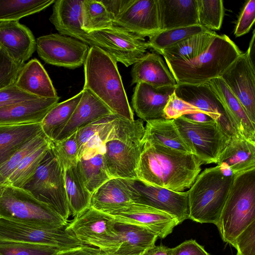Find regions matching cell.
<instances>
[{
  "instance_id": "obj_1",
  "label": "cell",
  "mask_w": 255,
  "mask_h": 255,
  "mask_svg": "<svg viewBox=\"0 0 255 255\" xmlns=\"http://www.w3.org/2000/svg\"><path fill=\"white\" fill-rule=\"evenodd\" d=\"M142 142L136 169L137 179L175 192H183L191 187L202 165L194 154L147 141Z\"/></svg>"
},
{
  "instance_id": "obj_2",
  "label": "cell",
  "mask_w": 255,
  "mask_h": 255,
  "mask_svg": "<svg viewBox=\"0 0 255 255\" xmlns=\"http://www.w3.org/2000/svg\"><path fill=\"white\" fill-rule=\"evenodd\" d=\"M84 66V88L90 90L113 113L129 121L134 120L117 62L101 48L91 47Z\"/></svg>"
},
{
  "instance_id": "obj_3",
  "label": "cell",
  "mask_w": 255,
  "mask_h": 255,
  "mask_svg": "<svg viewBox=\"0 0 255 255\" xmlns=\"http://www.w3.org/2000/svg\"><path fill=\"white\" fill-rule=\"evenodd\" d=\"M243 53L226 34H217L209 47L187 62L165 61L177 84L198 85L220 77Z\"/></svg>"
},
{
  "instance_id": "obj_4",
  "label": "cell",
  "mask_w": 255,
  "mask_h": 255,
  "mask_svg": "<svg viewBox=\"0 0 255 255\" xmlns=\"http://www.w3.org/2000/svg\"><path fill=\"white\" fill-rule=\"evenodd\" d=\"M255 221V168L236 174L216 225L224 242L236 238Z\"/></svg>"
},
{
  "instance_id": "obj_5",
  "label": "cell",
  "mask_w": 255,
  "mask_h": 255,
  "mask_svg": "<svg viewBox=\"0 0 255 255\" xmlns=\"http://www.w3.org/2000/svg\"><path fill=\"white\" fill-rule=\"evenodd\" d=\"M234 176H225L219 167L206 168L187 192L189 218L200 223L217 225Z\"/></svg>"
},
{
  "instance_id": "obj_6",
  "label": "cell",
  "mask_w": 255,
  "mask_h": 255,
  "mask_svg": "<svg viewBox=\"0 0 255 255\" xmlns=\"http://www.w3.org/2000/svg\"><path fill=\"white\" fill-rule=\"evenodd\" d=\"M0 218L44 228H59L68 225L67 220L48 205L24 189L10 185H6L0 195Z\"/></svg>"
},
{
  "instance_id": "obj_7",
  "label": "cell",
  "mask_w": 255,
  "mask_h": 255,
  "mask_svg": "<svg viewBox=\"0 0 255 255\" xmlns=\"http://www.w3.org/2000/svg\"><path fill=\"white\" fill-rule=\"evenodd\" d=\"M64 174L65 169L55 154L51 143L36 171L21 188L67 220L70 212L65 190Z\"/></svg>"
},
{
  "instance_id": "obj_8",
  "label": "cell",
  "mask_w": 255,
  "mask_h": 255,
  "mask_svg": "<svg viewBox=\"0 0 255 255\" xmlns=\"http://www.w3.org/2000/svg\"><path fill=\"white\" fill-rule=\"evenodd\" d=\"M173 121L185 143L202 164L217 163L231 137L216 121L199 123L185 116Z\"/></svg>"
},
{
  "instance_id": "obj_9",
  "label": "cell",
  "mask_w": 255,
  "mask_h": 255,
  "mask_svg": "<svg viewBox=\"0 0 255 255\" xmlns=\"http://www.w3.org/2000/svg\"><path fill=\"white\" fill-rule=\"evenodd\" d=\"M0 241L45 245L68 250L88 246L66 229L29 226L0 218Z\"/></svg>"
},
{
  "instance_id": "obj_10",
  "label": "cell",
  "mask_w": 255,
  "mask_h": 255,
  "mask_svg": "<svg viewBox=\"0 0 255 255\" xmlns=\"http://www.w3.org/2000/svg\"><path fill=\"white\" fill-rule=\"evenodd\" d=\"M132 202L146 205L176 217L180 224L189 218L187 192H175L137 178L125 179Z\"/></svg>"
},
{
  "instance_id": "obj_11",
  "label": "cell",
  "mask_w": 255,
  "mask_h": 255,
  "mask_svg": "<svg viewBox=\"0 0 255 255\" xmlns=\"http://www.w3.org/2000/svg\"><path fill=\"white\" fill-rule=\"evenodd\" d=\"M88 34L104 51L126 67L140 59L149 48L144 37L114 25Z\"/></svg>"
},
{
  "instance_id": "obj_12",
  "label": "cell",
  "mask_w": 255,
  "mask_h": 255,
  "mask_svg": "<svg viewBox=\"0 0 255 255\" xmlns=\"http://www.w3.org/2000/svg\"><path fill=\"white\" fill-rule=\"evenodd\" d=\"M36 41L38 55L45 63L70 69L84 64L90 48L77 39L59 33L43 35Z\"/></svg>"
},
{
  "instance_id": "obj_13",
  "label": "cell",
  "mask_w": 255,
  "mask_h": 255,
  "mask_svg": "<svg viewBox=\"0 0 255 255\" xmlns=\"http://www.w3.org/2000/svg\"><path fill=\"white\" fill-rule=\"evenodd\" d=\"M142 138L113 139L104 144V162L111 178H137L136 169L142 150Z\"/></svg>"
},
{
  "instance_id": "obj_14",
  "label": "cell",
  "mask_w": 255,
  "mask_h": 255,
  "mask_svg": "<svg viewBox=\"0 0 255 255\" xmlns=\"http://www.w3.org/2000/svg\"><path fill=\"white\" fill-rule=\"evenodd\" d=\"M239 101L251 122L255 125L254 62L243 53L220 77Z\"/></svg>"
},
{
  "instance_id": "obj_15",
  "label": "cell",
  "mask_w": 255,
  "mask_h": 255,
  "mask_svg": "<svg viewBox=\"0 0 255 255\" xmlns=\"http://www.w3.org/2000/svg\"><path fill=\"white\" fill-rule=\"evenodd\" d=\"M115 224L110 214L90 207L75 217L66 229L84 244L101 250L115 237Z\"/></svg>"
},
{
  "instance_id": "obj_16",
  "label": "cell",
  "mask_w": 255,
  "mask_h": 255,
  "mask_svg": "<svg viewBox=\"0 0 255 255\" xmlns=\"http://www.w3.org/2000/svg\"><path fill=\"white\" fill-rule=\"evenodd\" d=\"M107 214L117 222L140 226L163 239L180 224L174 216L146 205L131 202Z\"/></svg>"
},
{
  "instance_id": "obj_17",
  "label": "cell",
  "mask_w": 255,
  "mask_h": 255,
  "mask_svg": "<svg viewBox=\"0 0 255 255\" xmlns=\"http://www.w3.org/2000/svg\"><path fill=\"white\" fill-rule=\"evenodd\" d=\"M113 25L144 38L156 34L161 30L157 0H128Z\"/></svg>"
},
{
  "instance_id": "obj_18",
  "label": "cell",
  "mask_w": 255,
  "mask_h": 255,
  "mask_svg": "<svg viewBox=\"0 0 255 255\" xmlns=\"http://www.w3.org/2000/svg\"><path fill=\"white\" fill-rule=\"evenodd\" d=\"M174 92L180 98L210 116L229 137L238 133L221 101L207 83L176 84Z\"/></svg>"
},
{
  "instance_id": "obj_19",
  "label": "cell",
  "mask_w": 255,
  "mask_h": 255,
  "mask_svg": "<svg viewBox=\"0 0 255 255\" xmlns=\"http://www.w3.org/2000/svg\"><path fill=\"white\" fill-rule=\"evenodd\" d=\"M115 237L109 241L101 251L122 255H141L155 246L158 238L146 228L115 221Z\"/></svg>"
},
{
  "instance_id": "obj_20",
  "label": "cell",
  "mask_w": 255,
  "mask_h": 255,
  "mask_svg": "<svg viewBox=\"0 0 255 255\" xmlns=\"http://www.w3.org/2000/svg\"><path fill=\"white\" fill-rule=\"evenodd\" d=\"M82 1L55 0L49 20L59 34L77 39L90 47L102 49L100 44L82 29Z\"/></svg>"
},
{
  "instance_id": "obj_21",
  "label": "cell",
  "mask_w": 255,
  "mask_h": 255,
  "mask_svg": "<svg viewBox=\"0 0 255 255\" xmlns=\"http://www.w3.org/2000/svg\"><path fill=\"white\" fill-rule=\"evenodd\" d=\"M0 47L16 63L24 64L36 50L31 31L19 21L0 22Z\"/></svg>"
},
{
  "instance_id": "obj_22",
  "label": "cell",
  "mask_w": 255,
  "mask_h": 255,
  "mask_svg": "<svg viewBox=\"0 0 255 255\" xmlns=\"http://www.w3.org/2000/svg\"><path fill=\"white\" fill-rule=\"evenodd\" d=\"M175 87L156 88L144 83L136 84L131 99L132 108L142 121L166 119L164 109Z\"/></svg>"
},
{
  "instance_id": "obj_23",
  "label": "cell",
  "mask_w": 255,
  "mask_h": 255,
  "mask_svg": "<svg viewBox=\"0 0 255 255\" xmlns=\"http://www.w3.org/2000/svg\"><path fill=\"white\" fill-rule=\"evenodd\" d=\"M59 100L38 98L0 108V125L41 123Z\"/></svg>"
},
{
  "instance_id": "obj_24",
  "label": "cell",
  "mask_w": 255,
  "mask_h": 255,
  "mask_svg": "<svg viewBox=\"0 0 255 255\" xmlns=\"http://www.w3.org/2000/svg\"><path fill=\"white\" fill-rule=\"evenodd\" d=\"M131 76L132 84L144 83L156 88L177 84L166 64L155 53H146L134 63Z\"/></svg>"
},
{
  "instance_id": "obj_25",
  "label": "cell",
  "mask_w": 255,
  "mask_h": 255,
  "mask_svg": "<svg viewBox=\"0 0 255 255\" xmlns=\"http://www.w3.org/2000/svg\"><path fill=\"white\" fill-rule=\"evenodd\" d=\"M82 91V97L71 117L54 141L66 138L80 128L113 114L111 110L90 90L83 88Z\"/></svg>"
},
{
  "instance_id": "obj_26",
  "label": "cell",
  "mask_w": 255,
  "mask_h": 255,
  "mask_svg": "<svg viewBox=\"0 0 255 255\" xmlns=\"http://www.w3.org/2000/svg\"><path fill=\"white\" fill-rule=\"evenodd\" d=\"M207 83L221 101L237 132L255 142V125L251 122L242 105L224 81L218 77Z\"/></svg>"
},
{
  "instance_id": "obj_27",
  "label": "cell",
  "mask_w": 255,
  "mask_h": 255,
  "mask_svg": "<svg viewBox=\"0 0 255 255\" xmlns=\"http://www.w3.org/2000/svg\"><path fill=\"white\" fill-rule=\"evenodd\" d=\"M157 1L161 30L199 24L197 0Z\"/></svg>"
},
{
  "instance_id": "obj_28",
  "label": "cell",
  "mask_w": 255,
  "mask_h": 255,
  "mask_svg": "<svg viewBox=\"0 0 255 255\" xmlns=\"http://www.w3.org/2000/svg\"><path fill=\"white\" fill-rule=\"evenodd\" d=\"M15 85L21 90L38 98L58 97L48 73L35 58L23 65Z\"/></svg>"
},
{
  "instance_id": "obj_29",
  "label": "cell",
  "mask_w": 255,
  "mask_h": 255,
  "mask_svg": "<svg viewBox=\"0 0 255 255\" xmlns=\"http://www.w3.org/2000/svg\"><path fill=\"white\" fill-rule=\"evenodd\" d=\"M217 164L227 165L235 175L255 168V142L239 133L234 135L219 156Z\"/></svg>"
},
{
  "instance_id": "obj_30",
  "label": "cell",
  "mask_w": 255,
  "mask_h": 255,
  "mask_svg": "<svg viewBox=\"0 0 255 255\" xmlns=\"http://www.w3.org/2000/svg\"><path fill=\"white\" fill-rule=\"evenodd\" d=\"M131 202V192L125 179L111 178L92 194L91 207L108 213Z\"/></svg>"
},
{
  "instance_id": "obj_31",
  "label": "cell",
  "mask_w": 255,
  "mask_h": 255,
  "mask_svg": "<svg viewBox=\"0 0 255 255\" xmlns=\"http://www.w3.org/2000/svg\"><path fill=\"white\" fill-rule=\"evenodd\" d=\"M142 141L187 153L192 151L180 134L173 120L161 119L146 122Z\"/></svg>"
},
{
  "instance_id": "obj_32",
  "label": "cell",
  "mask_w": 255,
  "mask_h": 255,
  "mask_svg": "<svg viewBox=\"0 0 255 255\" xmlns=\"http://www.w3.org/2000/svg\"><path fill=\"white\" fill-rule=\"evenodd\" d=\"M42 131L41 123L0 125V165Z\"/></svg>"
},
{
  "instance_id": "obj_33",
  "label": "cell",
  "mask_w": 255,
  "mask_h": 255,
  "mask_svg": "<svg viewBox=\"0 0 255 255\" xmlns=\"http://www.w3.org/2000/svg\"><path fill=\"white\" fill-rule=\"evenodd\" d=\"M217 34L216 32L209 30L189 37L159 53L163 55L165 61L187 62L205 52Z\"/></svg>"
},
{
  "instance_id": "obj_34",
  "label": "cell",
  "mask_w": 255,
  "mask_h": 255,
  "mask_svg": "<svg viewBox=\"0 0 255 255\" xmlns=\"http://www.w3.org/2000/svg\"><path fill=\"white\" fill-rule=\"evenodd\" d=\"M103 152L104 147L82 156L76 165L85 186L92 194L111 178L106 170Z\"/></svg>"
},
{
  "instance_id": "obj_35",
  "label": "cell",
  "mask_w": 255,
  "mask_h": 255,
  "mask_svg": "<svg viewBox=\"0 0 255 255\" xmlns=\"http://www.w3.org/2000/svg\"><path fill=\"white\" fill-rule=\"evenodd\" d=\"M64 179L70 215L75 217L91 207L92 194L85 186L76 165L65 170Z\"/></svg>"
},
{
  "instance_id": "obj_36",
  "label": "cell",
  "mask_w": 255,
  "mask_h": 255,
  "mask_svg": "<svg viewBox=\"0 0 255 255\" xmlns=\"http://www.w3.org/2000/svg\"><path fill=\"white\" fill-rule=\"evenodd\" d=\"M82 96V91L72 98L58 103L41 123V128L51 141L55 140L69 121Z\"/></svg>"
},
{
  "instance_id": "obj_37",
  "label": "cell",
  "mask_w": 255,
  "mask_h": 255,
  "mask_svg": "<svg viewBox=\"0 0 255 255\" xmlns=\"http://www.w3.org/2000/svg\"><path fill=\"white\" fill-rule=\"evenodd\" d=\"M54 0H0V22L19 21L43 10L54 3Z\"/></svg>"
},
{
  "instance_id": "obj_38",
  "label": "cell",
  "mask_w": 255,
  "mask_h": 255,
  "mask_svg": "<svg viewBox=\"0 0 255 255\" xmlns=\"http://www.w3.org/2000/svg\"><path fill=\"white\" fill-rule=\"evenodd\" d=\"M51 143V140H49L28 154L8 177L6 185L21 188L36 171Z\"/></svg>"
},
{
  "instance_id": "obj_39",
  "label": "cell",
  "mask_w": 255,
  "mask_h": 255,
  "mask_svg": "<svg viewBox=\"0 0 255 255\" xmlns=\"http://www.w3.org/2000/svg\"><path fill=\"white\" fill-rule=\"evenodd\" d=\"M82 29L87 33L113 25V18L100 0L82 1Z\"/></svg>"
},
{
  "instance_id": "obj_40",
  "label": "cell",
  "mask_w": 255,
  "mask_h": 255,
  "mask_svg": "<svg viewBox=\"0 0 255 255\" xmlns=\"http://www.w3.org/2000/svg\"><path fill=\"white\" fill-rule=\"evenodd\" d=\"M209 30L200 24L161 30L149 37V48L159 53L185 39Z\"/></svg>"
},
{
  "instance_id": "obj_41",
  "label": "cell",
  "mask_w": 255,
  "mask_h": 255,
  "mask_svg": "<svg viewBox=\"0 0 255 255\" xmlns=\"http://www.w3.org/2000/svg\"><path fill=\"white\" fill-rule=\"evenodd\" d=\"M199 24L208 30H219L222 26L224 7L222 0H197Z\"/></svg>"
},
{
  "instance_id": "obj_42",
  "label": "cell",
  "mask_w": 255,
  "mask_h": 255,
  "mask_svg": "<svg viewBox=\"0 0 255 255\" xmlns=\"http://www.w3.org/2000/svg\"><path fill=\"white\" fill-rule=\"evenodd\" d=\"M63 251L45 245L0 241V255H57Z\"/></svg>"
},
{
  "instance_id": "obj_43",
  "label": "cell",
  "mask_w": 255,
  "mask_h": 255,
  "mask_svg": "<svg viewBox=\"0 0 255 255\" xmlns=\"http://www.w3.org/2000/svg\"><path fill=\"white\" fill-rule=\"evenodd\" d=\"M49 139L43 131L17 149L5 162L0 165V174L6 182L19 163L30 153Z\"/></svg>"
},
{
  "instance_id": "obj_44",
  "label": "cell",
  "mask_w": 255,
  "mask_h": 255,
  "mask_svg": "<svg viewBox=\"0 0 255 255\" xmlns=\"http://www.w3.org/2000/svg\"><path fill=\"white\" fill-rule=\"evenodd\" d=\"M51 147L65 170L77 165L79 147L76 131L62 140L51 141Z\"/></svg>"
},
{
  "instance_id": "obj_45",
  "label": "cell",
  "mask_w": 255,
  "mask_h": 255,
  "mask_svg": "<svg viewBox=\"0 0 255 255\" xmlns=\"http://www.w3.org/2000/svg\"><path fill=\"white\" fill-rule=\"evenodd\" d=\"M23 65L15 62L0 47V90L15 84L19 72Z\"/></svg>"
},
{
  "instance_id": "obj_46",
  "label": "cell",
  "mask_w": 255,
  "mask_h": 255,
  "mask_svg": "<svg viewBox=\"0 0 255 255\" xmlns=\"http://www.w3.org/2000/svg\"><path fill=\"white\" fill-rule=\"evenodd\" d=\"M164 112L166 118L171 120L193 113H203L196 107L179 98L175 92L170 96L164 109Z\"/></svg>"
},
{
  "instance_id": "obj_47",
  "label": "cell",
  "mask_w": 255,
  "mask_h": 255,
  "mask_svg": "<svg viewBox=\"0 0 255 255\" xmlns=\"http://www.w3.org/2000/svg\"><path fill=\"white\" fill-rule=\"evenodd\" d=\"M255 221L252 222L234 240L232 245L240 255H255Z\"/></svg>"
},
{
  "instance_id": "obj_48",
  "label": "cell",
  "mask_w": 255,
  "mask_h": 255,
  "mask_svg": "<svg viewBox=\"0 0 255 255\" xmlns=\"http://www.w3.org/2000/svg\"><path fill=\"white\" fill-rule=\"evenodd\" d=\"M255 21V0H249L245 4L238 18L234 34L241 36L249 32Z\"/></svg>"
},
{
  "instance_id": "obj_49",
  "label": "cell",
  "mask_w": 255,
  "mask_h": 255,
  "mask_svg": "<svg viewBox=\"0 0 255 255\" xmlns=\"http://www.w3.org/2000/svg\"><path fill=\"white\" fill-rule=\"evenodd\" d=\"M38 98L18 88L15 84L0 90V108Z\"/></svg>"
},
{
  "instance_id": "obj_50",
  "label": "cell",
  "mask_w": 255,
  "mask_h": 255,
  "mask_svg": "<svg viewBox=\"0 0 255 255\" xmlns=\"http://www.w3.org/2000/svg\"><path fill=\"white\" fill-rule=\"evenodd\" d=\"M171 255H210L204 247L194 240L184 241L172 248Z\"/></svg>"
},
{
  "instance_id": "obj_51",
  "label": "cell",
  "mask_w": 255,
  "mask_h": 255,
  "mask_svg": "<svg viewBox=\"0 0 255 255\" xmlns=\"http://www.w3.org/2000/svg\"><path fill=\"white\" fill-rule=\"evenodd\" d=\"M100 1L112 15L114 20L122 10L128 0H101Z\"/></svg>"
},
{
  "instance_id": "obj_52",
  "label": "cell",
  "mask_w": 255,
  "mask_h": 255,
  "mask_svg": "<svg viewBox=\"0 0 255 255\" xmlns=\"http://www.w3.org/2000/svg\"><path fill=\"white\" fill-rule=\"evenodd\" d=\"M101 251L90 246H85L80 248L63 251L57 255H98Z\"/></svg>"
},
{
  "instance_id": "obj_53",
  "label": "cell",
  "mask_w": 255,
  "mask_h": 255,
  "mask_svg": "<svg viewBox=\"0 0 255 255\" xmlns=\"http://www.w3.org/2000/svg\"><path fill=\"white\" fill-rule=\"evenodd\" d=\"M172 248L164 245L154 246L146 250L141 255H171Z\"/></svg>"
},
{
  "instance_id": "obj_54",
  "label": "cell",
  "mask_w": 255,
  "mask_h": 255,
  "mask_svg": "<svg viewBox=\"0 0 255 255\" xmlns=\"http://www.w3.org/2000/svg\"><path fill=\"white\" fill-rule=\"evenodd\" d=\"M185 117L195 122L203 123L213 120L210 116L203 113H196L186 115Z\"/></svg>"
},
{
  "instance_id": "obj_55",
  "label": "cell",
  "mask_w": 255,
  "mask_h": 255,
  "mask_svg": "<svg viewBox=\"0 0 255 255\" xmlns=\"http://www.w3.org/2000/svg\"><path fill=\"white\" fill-rule=\"evenodd\" d=\"M255 30L253 32V36L251 39L250 44L249 46V48L246 51L249 56L251 57L253 61L254 62V51H255Z\"/></svg>"
},
{
  "instance_id": "obj_56",
  "label": "cell",
  "mask_w": 255,
  "mask_h": 255,
  "mask_svg": "<svg viewBox=\"0 0 255 255\" xmlns=\"http://www.w3.org/2000/svg\"><path fill=\"white\" fill-rule=\"evenodd\" d=\"M6 185V182L1 175L0 174V195L4 188V187Z\"/></svg>"
},
{
  "instance_id": "obj_57",
  "label": "cell",
  "mask_w": 255,
  "mask_h": 255,
  "mask_svg": "<svg viewBox=\"0 0 255 255\" xmlns=\"http://www.w3.org/2000/svg\"><path fill=\"white\" fill-rule=\"evenodd\" d=\"M98 255H118V254H114V253L104 252L101 251Z\"/></svg>"
},
{
  "instance_id": "obj_58",
  "label": "cell",
  "mask_w": 255,
  "mask_h": 255,
  "mask_svg": "<svg viewBox=\"0 0 255 255\" xmlns=\"http://www.w3.org/2000/svg\"><path fill=\"white\" fill-rule=\"evenodd\" d=\"M237 255H240L239 254L237 253Z\"/></svg>"
},
{
  "instance_id": "obj_59",
  "label": "cell",
  "mask_w": 255,
  "mask_h": 255,
  "mask_svg": "<svg viewBox=\"0 0 255 255\" xmlns=\"http://www.w3.org/2000/svg\"></svg>"
}]
</instances>
